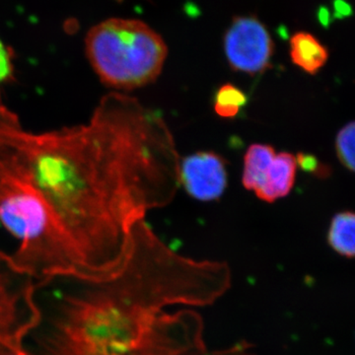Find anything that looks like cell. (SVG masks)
Here are the masks:
<instances>
[{"instance_id":"6da1fadb","label":"cell","mask_w":355,"mask_h":355,"mask_svg":"<svg viewBox=\"0 0 355 355\" xmlns=\"http://www.w3.org/2000/svg\"><path fill=\"white\" fill-rule=\"evenodd\" d=\"M176 142L162 114L111 92L88 121L35 132L0 100V222L34 280L101 277L121 265L135 224L172 202Z\"/></svg>"},{"instance_id":"7a4b0ae2","label":"cell","mask_w":355,"mask_h":355,"mask_svg":"<svg viewBox=\"0 0 355 355\" xmlns=\"http://www.w3.org/2000/svg\"><path fill=\"white\" fill-rule=\"evenodd\" d=\"M232 286L226 261L178 254L142 219L121 265L101 277L34 280L26 355H181L207 347V307Z\"/></svg>"},{"instance_id":"3957f363","label":"cell","mask_w":355,"mask_h":355,"mask_svg":"<svg viewBox=\"0 0 355 355\" xmlns=\"http://www.w3.org/2000/svg\"><path fill=\"white\" fill-rule=\"evenodd\" d=\"M86 55L100 81L114 92L154 83L162 72L168 48L142 21L112 18L91 28Z\"/></svg>"},{"instance_id":"277c9868","label":"cell","mask_w":355,"mask_h":355,"mask_svg":"<svg viewBox=\"0 0 355 355\" xmlns=\"http://www.w3.org/2000/svg\"><path fill=\"white\" fill-rule=\"evenodd\" d=\"M34 279L0 251V355L22 350L23 338L37 321Z\"/></svg>"},{"instance_id":"5b68a950","label":"cell","mask_w":355,"mask_h":355,"mask_svg":"<svg viewBox=\"0 0 355 355\" xmlns=\"http://www.w3.org/2000/svg\"><path fill=\"white\" fill-rule=\"evenodd\" d=\"M272 37L266 26L254 17H237L224 37V51L231 69L256 76L270 67Z\"/></svg>"},{"instance_id":"8992f818","label":"cell","mask_w":355,"mask_h":355,"mask_svg":"<svg viewBox=\"0 0 355 355\" xmlns=\"http://www.w3.org/2000/svg\"><path fill=\"white\" fill-rule=\"evenodd\" d=\"M225 161L211 151H200L180 162V183L196 200H218L227 188Z\"/></svg>"},{"instance_id":"52a82bcc","label":"cell","mask_w":355,"mask_h":355,"mask_svg":"<svg viewBox=\"0 0 355 355\" xmlns=\"http://www.w3.org/2000/svg\"><path fill=\"white\" fill-rule=\"evenodd\" d=\"M297 161L289 153L275 154L272 164L254 193L266 202H275L289 195L295 183Z\"/></svg>"},{"instance_id":"ba28073f","label":"cell","mask_w":355,"mask_h":355,"mask_svg":"<svg viewBox=\"0 0 355 355\" xmlns=\"http://www.w3.org/2000/svg\"><path fill=\"white\" fill-rule=\"evenodd\" d=\"M289 46L291 62L306 73L315 76L328 62L329 51L310 33H295Z\"/></svg>"},{"instance_id":"9c48e42d","label":"cell","mask_w":355,"mask_h":355,"mask_svg":"<svg viewBox=\"0 0 355 355\" xmlns=\"http://www.w3.org/2000/svg\"><path fill=\"white\" fill-rule=\"evenodd\" d=\"M275 154V148L268 144H254L248 148L242 176V184L246 190L254 191L258 189Z\"/></svg>"},{"instance_id":"30bf717a","label":"cell","mask_w":355,"mask_h":355,"mask_svg":"<svg viewBox=\"0 0 355 355\" xmlns=\"http://www.w3.org/2000/svg\"><path fill=\"white\" fill-rule=\"evenodd\" d=\"M328 242L336 253L352 259L355 253V216L354 212L343 211L331 219Z\"/></svg>"},{"instance_id":"8fae6325","label":"cell","mask_w":355,"mask_h":355,"mask_svg":"<svg viewBox=\"0 0 355 355\" xmlns=\"http://www.w3.org/2000/svg\"><path fill=\"white\" fill-rule=\"evenodd\" d=\"M247 102V95L241 89L231 83L224 84L214 97V111L221 118H235Z\"/></svg>"},{"instance_id":"7c38bea8","label":"cell","mask_w":355,"mask_h":355,"mask_svg":"<svg viewBox=\"0 0 355 355\" xmlns=\"http://www.w3.org/2000/svg\"><path fill=\"white\" fill-rule=\"evenodd\" d=\"M354 121H350L338 132L336 139V150L338 160L350 172H354Z\"/></svg>"},{"instance_id":"4fadbf2b","label":"cell","mask_w":355,"mask_h":355,"mask_svg":"<svg viewBox=\"0 0 355 355\" xmlns=\"http://www.w3.org/2000/svg\"><path fill=\"white\" fill-rule=\"evenodd\" d=\"M181 355H254V347L247 340H239L221 349L195 350Z\"/></svg>"},{"instance_id":"5bb4252c","label":"cell","mask_w":355,"mask_h":355,"mask_svg":"<svg viewBox=\"0 0 355 355\" xmlns=\"http://www.w3.org/2000/svg\"><path fill=\"white\" fill-rule=\"evenodd\" d=\"M15 80V69L10 50L0 40V85Z\"/></svg>"},{"instance_id":"9a60e30c","label":"cell","mask_w":355,"mask_h":355,"mask_svg":"<svg viewBox=\"0 0 355 355\" xmlns=\"http://www.w3.org/2000/svg\"><path fill=\"white\" fill-rule=\"evenodd\" d=\"M296 161L304 171L314 173V174L318 173L320 168L322 167L318 162L317 158L309 155V154L299 153L297 157H296Z\"/></svg>"},{"instance_id":"2e32d148","label":"cell","mask_w":355,"mask_h":355,"mask_svg":"<svg viewBox=\"0 0 355 355\" xmlns=\"http://www.w3.org/2000/svg\"><path fill=\"white\" fill-rule=\"evenodd\" d=\"M336 12H340V14L347 15V12H349V6H347V4L345 3V2L338 1L336 2Z\"/></svg>"},{"instance_id":"e0dca14e","label":"cell","mask_w":355,"mask_h":355,"mask_svg":"<svg viewBox=\"0 0 355 355\" xmlns=\"http://www.w3.org/2000/svg\"><path fill=\"white\" fill-rule=\"evenodd\" d=\"M14 355H26L24 350H21V352H18V354Z\"/></svg>"}]
</instances>
